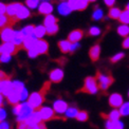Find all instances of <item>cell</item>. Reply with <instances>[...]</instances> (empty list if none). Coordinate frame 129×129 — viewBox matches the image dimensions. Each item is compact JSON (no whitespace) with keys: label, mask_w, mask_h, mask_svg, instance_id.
<instances>
[{"label":"cell","mask_w":129,"mask_h":129,"mask_svg":"<svg viewBox=\"0 0 129 129\" xmlns=\"http://www.w3.org/2000/svg\"><path fill=\"white\" fill-rule=\"evenodd\" d=\"M75 119L79 122H86L88 120V113L86 111H78V113H77Z\"/></svg>","instance_id":"36"},{"label":"cell","mask_w":129,"mask_h":129,"mask_svg":"<svg viewBox=\"0 0 129 129\" xmlns=\"http://www.w3.org/2000/svg\"><path fill=\"white\" fill-rule=\"evenodd\" d=\"M46 29H47V34L54 35V34H56L58 32V25L56 23V24H53L51 26H48V28H46Z\"/></svg>","instance_id":"39"},{"label":"cell","mask_w":129,"mask_h":129,"mask_svg":"<svg viewBox=\"0 0 129 129\" xmlns=\"http://www.w3.org/2000/svg\"><path fill=\"white\" fill-rule=\"evenodd\" d=\"M120 116H121V113H120V111L119 110H112L110 113L107 115V117H108V120L109 121H119L120 120Z\"/></svg>","instance_id":"32"},{"label":"cell","mask_w":129,"mask_h":129,"mask_svg":"<svg viewBox=\"0 0 129 129\" xmlns=\"http://www.w3.org/2000/svg\"><path fill=\"white\" fill-rule=\"evenodd\" d=\"M11 124L8 121H4L2 123H0V129H11Z\"/></svg>","instance_id":"49"},{"label":"cell","mask_w":129,"mask_h":129,"mask_svg":"<svg viewBox=\"0 0 129 129\" xmlns=\"http://www.w3.org/2000/svg\"><path fill=\"white\" fill-rule=\"evenodd\" d=\"M30 17V10L24 7V5H21V8L18 10L17 14H16V19L17 20H22Z\"/></svg>","instance_id":"20"},{"label":"cell","mask_w":129,"mask_h":129,"mask_svg":"<svg viewBox=\"0 0 129 129\" xmlns=\"http://www.w3.org/2000/svg\"><path fill=\"white\" fill-rule=\"evenodd\" d=\"M18 48L16 47L13 42H3L1 45V53H4V54H15L17 52Z\"/></svg>","instance_id":"10"},{"label":"cell","mask_w":129,"mask_h":129,"mask_svg":"<svg viewBox=\"0 0 129 129\" xmlns=\"http://www.w3.org/2000/svg\"><path fill=\"white\" fill-rule=\"evenodd\" d=\"M104 2H105V4L107 5V7L111 8V7H113V4H114V2H115V0H104Z\"/></svg>","instance_id":"51"},{"label":"cell","mask_w":129,"mask_h":129,"mask_svg":"<svg viewBox=\"0 0 129 129\" xmlns=\"http://www.w3.org/2000/svg\"><path fill=\"white\" fill-rule=\"evenodd\" d=\"M13 91V80L10 78L1 80V94L4 98H8Z\"/></svg>","instance_id":"8"},{"label":"cell","mask_w":129,"mask_h":129,"mask_svg":"<svg viewBox=\"0 0 129 129\" xmlns=\"http://www.w3.org/2000/svg\"><path fill=\"white\" fill-rule=\"evenodd\" d=\"M21 3L18 2H14V3H10L7 5V14L10 18H13L16 17V14H17L18 10L21 8Z\"/></svg>","instance_id":"13"},{"label":"cell","mask_w":129,"mask_h":129,"mask_svg":"<svg viewBox=\"0 0 129 129\" xmlns=\"http://www.w3.org/2000/svg\"><path fill=\"white\" fill-rule=\"evenodd\" d=\"M5 13H7V5L2 2H0V16L5 15Z\"/></svg>","instance_id":"50"},{"label":"cell","mask_w":129,"mask_h":129,"mask_svg":"<svg viewBox=\"0 0 129 129\" xmlns=\"http://www.w3.org/2000/svg\"><path fill=\"white\" fill-rule=\"evenodd\" d=\"M123 57H124V53H117L116 55H114L113 57L111 58V61H112V62H116V61L121 60Z\"/></svg>","instance_id":"46"},{"label":"cell","mask_w":129,"mask_h":129,"mask_svg":"<svg viewBox=\"0 0 129 129\" xmlns=\"http://www.w3.org/2000/svg\"><path fill=\"white\" fill-rule=\"evenodd\" d=\"M7 100L9 102V104L13 105V106L17 105V104L20 103V93L17 92V91H14L13 90L12 92H11V94L7 98Z\"/></svg>","instance_id":"19"},{"label":"cell","mask_w":129,"mask_h":129,"mask_svg":"<svg viewBox=\"0 0 129 129\" xmlns=\"http://www.w3.org/2000/svg\"><path fill=\"white\" fill-rule=\"evenodd\" d=\"M113 77L111 75H107V74H103L101 73L100 71H98L96 73V82H98V85H99V88L102 89L103 91L107 90L110 85L113 83Z\"/></svg>","instance_id":"4"},{"label":"cell","mask_w":129,"mask_h":129,"mask_svg":"<svg viewBox=\"0 0 129 129\" xmlns=\"http://www.w3.org/2000/svg\"><path fill=\"white\" fill-rule=\"evenodd\" d=\"M12 60V55L10 54H4V53H1L0 54V62L2 63H8Z\"/></svg>","instance_id":"40"},{"label":"cell","mask_w":129,"mask_h":129,"mask_svg":"<svg viewBox=\"0 0 129 129\" xmlns=\"http://www.w3.org/2000/svg\"><path fill=\"white\" fill-rule=\"evenodd\" d=\"M7 78H9L8 75L5 74L3 71H0V80H3V79H7Z\"/></svg>","instance_id":"55"},{"label":"cell","mask_w":129,"mask_h":129,"mask_svg":"<svg viewBox=\"0 0 129 129\" xmlns=\"http://www.w3.org/2000/svg\"><path fill=\"white\" fill-rule=\"evenodd\" d=\"M8 117V112L3 107H0V123H2L4 121H7Z\"/></svg>","instance_id":"42"},{"label":"cell","mask_w":129,"mask_h":129,"mask_svg":"<svg viewBox=\"0 0 129 129\" xmlns=\"http://www.w3.org/2000/svg\"><path fill=\"white\" fill-rule=\"evenodd\" d=\"M82 92H86V93H89V94H95L98 93L99 91V85L98 82H96V78L94 77H87L85 79V83L83 88L80 89Z\"/></svg>","instance_id":"3"},{"label":"cell","mask_w":129,"mask_h":129,"mask_svg":"<svg viewBox=\"0 0 129 129\" xmlns=\"http://www.w3.org/2000/svg\"><path fill=\"white\" fill-rule=\"evenodd\" d=\"M70 47H71V42H70L69 40H60L59 42H58V48H59L62 53L69 52Z\"/></svg>","instance_id":"26"},{"label":"cell","mask_w":129,"mask_h":129,"mask_svg":"<svg viewBox=\"0 0 129 129\" xmlns=\"http://www.w3.org/2000/svg\"><path fill=\"white\" fill-rule=\"evenodd\" d=\"M126 10H127V11H129V3L127 4V7H126Z\"/></svg>","instance_id":"57"},{"label":"cell","mask_w":129,"mask_h":129,"mask_svg":"<svg viewBox=\"0 0 129 129\" xmlns=\"http://www.w3.org/2000/svg\"><path fill=\"white\" fill-rule=\"evenodd\" d=\"M29 91L26 88H24L22 91L20 92V103H24V102H28L29 99Z\"/></svg>","instance_id":"38"},{"label":"cell","mask_w":129,"mask_h":129,"mask_svg":"<svg viewBox=\"0 0 129 129\" xmlns=\"http://www.w3.org/2000/svg\"><path fill=\"white\" fill-rule=\"evenodd\" d=\"M45 89H46V86H45L44 90L40 91V92H33L30 94L29 99H28V103L34 110L41 108V105L45 100Z\"/></svg>","instance_id":"2"},{"label":"cell","mask_w":129,"mask_h":129,"mask_svg":"<svg viewBox=\"0 0 129 129\" xmlns=\"http://www.w3.org/2000/svg\"><path fill=\"white\" fill-rule=\"evenodd\" d=\"M26 128H28V125L25 123H18L17 129H26Z\"/></svg>","instance_id":"54"},{"label":"cell","mask_w":129,"mask_h":129,"mask_svg":"<svg viewBox=\"0 0 129 129\" xmlns=\"http://www.w3.org/2000/svg\"><path fill=\"white\" fill-rule=\"evenodd\" d=\"M14 35H15V31L11 26H7V28H4L0 32V38H1L3 42H12Z\"/></svg>","instance_id":"7"},{"label":"cell","mask_w":129,"mask_h":129,"mask_svg":"<svg viewBox=\"0 0 129 129\" xmlns=\"http://www.w3.org/2000/svg\"><path fill=\"white\" fill-rule=\"evenodd\" d=\"M56 22H57V19L54 17V16L53 15H48V16H46V18L44 20V25L46 26V28H48V26L56 24Z\"/></svg>","instance_id":"28"},{"label":"cell","mask_w":129,"mask_h":129,"mask_svg":"<svg viewBox=\"0 0 129 129\" xmlns=\"http://www.w3.org/2000/svg\"><path fill=\"white\" fill-rule=\"evenodd\" d=\"M119 20L123 24H128L129 23V11L126 10V11H124V12H122Z\"/></svg>","instance_id":"34"},{"label":"cell","mask_w":129,"mask_h":129,"mask_svg":"<svg viewBox=\"0 0 129 129\" xmlns=\"http://www.w3.org/2000/svg\"><path fill=\"white\" fill-rule=\"evenodd\" d=\"M121 14H122V12H121L120 9H117V8H111L109 10L108 16H109L110 18H112V19H119Z\"/></svg>","instance_id":"29"},{"label":"cell","mask_w":129,"mask_h":129,"mask_svg":"<svg viewBox=\"0 0 129 129\" xmlns=\"http://www.w3.org/2000/svg\"><path fill=\"white\" fill-rule=\"evenodd\" d=\"M34 49L37 51L38 55L39 54H45V53L48 52V49H49V45H48V42L46 40L38 39V41H37V44H36Z\"/></svg>","instance_id":"16"},{"label":"cell","mask_w":129,"mask_h":129,"mask_svg":"<svg viewBox=\"0 0 129 129\" xmlns=\"http://www.w3.org/2000/svg\"><path fill=\"white\" fill-rule=\"evenodd\" d=\"M68 108H69L68 104L62 100H56L54 103H53V110H54L55 114L62 115V114L66 113Z\"/></svg>","instance_id":"6"},{"label":"cell","mask_w":129,"mask_h":129,"mask_svg":"<svg viewBox=\"0 0 129 129\" xmlns=\"http://www.w3.org/2000/svg\"><path fill=\"white\" fill-rule=\"evenodd\" d=\"M28 55L31 58H36L37 56H38V53H37V51L35 49H31V50L28 51Z\"/></svg>","instance_id":"47"},{"label":"cell","mask_w":129,"mask_h":129,"mask_svg":"<svg viewBox=\"0 0 129 129\" xmlns=\"http://www.w3.org/2000/svg\"><path fill=\"white\" fill-rule=\"evenodd\" d=\"M49 77L52 83H59L63 78V71L61 69H54L50 72Z\"/></svg>","instance_id":"11"},{"label":"cell","mask_w":129,"mask_h":129,"mask_svg":"<svg viewBox=\"0 0 129 129\" xmlns=\"http://www.w3.org/2000/svg\"><path fill=\"white\" fill-rule=\"evenodd\" d=\"M38 12L40 14H44V15H51V13L53 12V5L47 1H44L42 3L39 4L38 7Z\"/></svg>","instance_id":"17"},{"label":"cell","mask_w":129,"mask_h":129,"mask_svg":"<svg viewBox=\"0 0 129 129\" xmlns=\"http://www.w3.org/2000/svg\"><path fill=\"white\" fill-rule=\"evenodd\" d=\"M41 117H40V114H39V111H34L33 113L31 114V116L26 120L25 124L28 126H36V125H39L41 123Z\"/></svg>","instance_id":"12"},{"label":"cell","mask_w":129,"mask_h":129,"mask_svg":"<svg viewBox=\"0 0 129 129\" xmlns=\"http://www.w3.org/2000/svg\"><path fill=\"white\" fill-rule=\"evenodd\" d=\"M35 110L29 105L28 102L15 105L13 106V109H12L13 114L16 116V122L17 123H25L26 120L31 116V114Z\"/></svg>","instance_id":"1"},{"label":"cell","mask_w":129,"mask_h":129,"mask_svg":"<svg viewBox=\"0 0 129 129\" xmlns=\"http://www.w3.org/2000/svg\"><path fill=\"white\" fill-rule=\"evenodd\" d=\"M100 54H101V47L100 45H94L89 51V56L90 59L92 61H96L100 58Z\"/></svg>","instance_id":"18"},{"label":"cell","mask_w":129,"mask_h":129,"mask_svg":"<svg viewBox=\"0 0 129 129\" xmlns=\"http://www.w3.org/2000/svg\"><path fill=\"white\" fill-rule=\"evenodd\" d=\"M106 129H124V124L123 122L119 121H109L107 120L106 121Z\"/></svg>","instance_id":"21"},{"label":"cell","mask_w":129,"mask_h":129,"mask_svg":"<svg viewBox=\"0 0 129 129\" xmlns=\"http://www.w3.org/2000/svg\"><path fill=\"white\" fill-rule=\"evenodd\" d=\"M47 33V29L45 25H37L35 26L34 30V36L36 37L37 39H41Z\"/></svg>","instance_id":"24"},{"label":"cell","mask_w":129,"mask_h":129,"mask_svg":"<svg viewBox=\"0 0 129 129\" xmlns=\"http://www.w3.org/2000/svg\"><path fill=\"white\" fill-rule=\"evenodd\" d=\"M100 34H101V30L99 28H96V26H92V28H90L89 35H91V36H98Z\"/></svg>","instance_id":"44"},{"label":"cell","mask_w":129,"mask_h":129,"mask_svg":"<svg viewBox=\"0 0 129 129\" xmlns=\"http://www.w3.org/2000/svg\"><path fill=\"white\" fill-rule=\"evenodd\" d=\"M103 15H104V13H103V11H102L101 9H95L93 14H92V18L94 20H100L102 17H103Z\"/></svg>","instance_id":"41"},{"label":"cell","mask_w":129,"mask_h":129,"mask_svg":"<svg viewBox=\"0 0 129 129\" xmlns=\"http://www.w3.org/2000/svg\"><path fill=\"white\" fill-rule=\"evenodd\" d=\"M120 113L123 116H127L129 115V102H126V103H123V105L120 107Z\"/></svg>","instance_id":"33"},{"label":"cell","mask_w":129,"mask_h":129,"mask_svg":"<svg viewBox=\"0 0 129 129\" xmlns=\"http://www.w3.org/2000/svg\"><path fill=\"white\" fill-rule=\"evenodd\" d=\"M23 41H24V37L21 33V31H15V35H14V38H13V44L19 48L20 46L23 45Z\"/></svg>","instance_id":"22"},{"label":"cell","mask_w":129,"mask_h":129,"mask_svg":"<svg viewBox=\"0 0 129 129\" xmlns=\"http://www.w3.org/2000/svg\"><path fill=\"white\" fill-rule=\"evenodd\" d=\"M69 7L72 11L74 10H78V0H69Z\"/></svg>","instance_id":"43"},{"label":"cell","mask_w":129,"mask_h":129,"mask_svg":"<svg viewBox=\"0 0 129 129\" xmlns=\"http://www.w3.org/2000/svg\"><path fill=\"white\" fill-rule=\"evenodd\" d=\"M37 41H38V39L36 38V37L33 35V36H29V37H25L24 38V41H23V48L26 50H31V49H34Z\"/></svg>","instance_id":"15"},{"label":"cell","mask_w":129,"mask_h":129,"mask_svg":"<svg viewBox=\"0 0 129 129\" xmlns=\"http://www.w3.org/2000/svg\"><path fill=\"white\" fill-rule=\"evenodd\" d=\"M0 93H1V80H0Z\"/></svg>","instance_id":"58"},{"label":"cell","mask_w":129,"mask_h":129,"mask_svg":"<svg viewBox=\"0 0 129 129\" xmlns=\"http://www.w3.org/2000/svg\"><path fill=\"white\" fill-rule=\"evenodd\" d=\"M57 10H58V13H59L60 15H62V16H67L72 12V10L70 9L68 2H61L59 5H58Z\"/></svg>","instance_id":"23"},{"label":"cell","mask_w":129,"mask_h":129,"mask_svg":"<svg viewBox=\"0 0 129 129\" xmlns=\"http://www.w3.org/2000/svg\"><path fill=\"white\" fill-rule=\"evenodd\" d=\"M77 113H78L77 108H75V107H69L66 111V113H64V116L67 119H74V117H76Z\"/></svg>","instance_id":"27"},{"label":"cell","mask_w":129,"mask_h":129,"mask_svg":"<svg viewBox=\"0 0 129 129\" xmlns=\"http://www.w3.org/2000/svg\"><path fill=\"white\" fill-rule=\"evenodd\" d=\"M3 103H4V96L0 93V107L3 106Z\"/></svg>","instance_id":"56"},{"label":"cell","mask_w":129,"mask_h":129,"mask_svg":"<svg viewBox=\"0 0 129 129\" xmlns=\"http://www.w3.org/2000/svg\"><path fill=\"white\" fill-rule=\"evenodd\" d=\"M88 1H91V2H93V1H95V0H88Z\"/></svg>","instance_id":"59"},{"label":"cell","mask_w":129,"mask_h":129,"mask_svg":"<svg viewBox=\"0 0 129 129\" xmlns=\"http://www.w3.org/2000/svg\"><path fill=\"white\" fill-rule=\"evenodd\" d=\"M128 96H129V92H128Z\"/></svg>","instance_id":"61"},{"label":"cell","mask_w":129,"mask_h":129,"mask_svg":"<svg viewBox=\"0 0 129 129\" xmlns=\"http://www.w3.org/2000/svg\"><path fill=\"white\" fill-rule=\"evenodd\" d=\"M25 4L28 9L34 10L37 7H39V0H25Z\"/></svg>","instance_id":"35"},{"label":"cell","mask_w":129,"mask_h":129,"mask_svg":"<svg viewBox=\"0 0 129 129\" xmlns=\"http://www.w3.org/2000/svg\"><path fill=\"white\" fill-rule=\"evenodd\" d=\"M83 36H84V32L82 30H74L69 34L68 40L71 42V44H75V42H77L82 39Z\"/></svg>","instance_id":"14"},{"label":"cell","mask_w":129,"mask_h":129,"mask_svg":"<svg viewBox=\"0 0 129 129\" xmlns=\"http://www.w3.org/2000/svg\"><path fill=\"white\" fill-rule=\"evenodd\" d=\"M123 48H125V49H129V36L126 37L125 40L123 41Z\"/></svg>","instance_id":"52"},{"label":"cell","mask_w":129,"mask_h":129,"mask_svg":"<svg viewBox=\"0 0 129 129\" xmlns=\"http://www.w3.org/2000/svg\"><path fill=\"white\" fill-rule=\"evenodd\" d=\"M0 54H1V46H0Z\"/></svg>","instance_id":"60"},{"label":"cell","mask_w":129,"mask_h":129,"mask_svg":"<svg viewBox=\"0 0 129 129\" xmlns=\"http://www.w3.org/2000/svg\"><path fill=\"white\" fill-rule=\"evenodd\" d=\"M26 129H47V127L44 123H40L39 125H36V126H28Z\"/></svg>","instance_id":"48"},{"label":"cell","mask_w":129,"mask_h":129,"mask_svg":"<svg viewBox=\"0 0 129 129\" xmlns=\"http://www.w3.org/2000/svg\"><path fill=\"white\" fill-rule=\"evenodd\" d=\"M39 114L41 117V121L42 122H48V121H51L55 117V112L53 110V108L51 107H48V106H44L39 108Z\"/></svg>","instance_id":"5"},{"label":"cell","mask_w":129,"mask_h":129,"mask_svg":"<svg viewBox=\"0 0 129 129\" xmlns=\"http://www.w3.org/2000/svg\"><path fill=\"white\" fill-rule=\"evenodd\" d=\"M34 30H35V26L29 24V25L24 26L23 29H21L20 31H21V33H22L23 37L25 38V37H29V36H33L34 35Z\"/></svg>","instance_id":"25"},{"label":"cell","mask_w":129,"mask_h":129,"mask_svg":"<svg viewBox=\"0 0 129 129\" xmlns=\"http://www.w3.org/2000/svg\"><path fill=\"white\" fill-rule=\"evenodd\" d=\"M24 88H25V86L21 80H17V79L13 80V90L14 91H17V92L20 93Z\"/></svg>","instance_id":"30"},{"label":"cell","mask_w":129,"mask_h":129,"mask_svg":"<svg viewBox=\"0 0 129 129\" xmlns=\"http://www.w3.org/2000/svg\"><path fill=\"white\" fill-rule=\"evenodd\" d=\"M88 0H78V11H83L87 8Z\"/></svg>","instance_id":"45"},{"label":"cell","mask_w":129,"mask_h":129,"mask_svg":"<svg viewBox=\"0 0 129 129\" xmlns=\"http://www.w3.org/2000/svg\"><path fill=\"white\" fill-rule=\"evenodd\" d=\"M109 105L113 108H119L123 105V96L119 93H113L109 98Z\"/></svg>","instance_id":"9"},{"label":"cell","mask_w":129,"mask_h":129,"mask_svg":"<svg viewBox=\"0 0 129 129\" xmlns=\"http://www.w3.org/2000/svg\"><path fill=\"white\" fill-rule=\"evenodd\" d=\"M10 22V17L7 15H1L0 16V28H7V25Z\"/></svg>","instance_id":"37"},{"label":"cell","mask_w":129,"mask_h":129,"mask_svg":"<svg viewBox=\"0 0 129 129\" xmlns=\"http://www.w3.org/2000/svg\"><path fill=\"white\" fill-rule=\"evenodd\" d=\"M78 47H79V44H78V42H75V44H71V47H70V51L73 52L75 49H77Z\"/></svg>","instance_id":"53"},{"label":"cell","mask_w":129,"mask_h":129,"mask_svg":"<svg viewBox=\"0 0 129 129\" xmlns=\"http://www.w3.org/2000/svg\"><path fill=\"white\" fill-rule=\"evenodd\" d=\"M117 34L120 36H123V37H126L128 34H129V26L126 25V24H123V25H120L117 28Z\"/></svg>","instance_id":"31"}]
</instances>
